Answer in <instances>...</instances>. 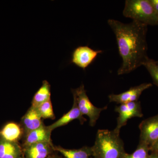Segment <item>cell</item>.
Wrapping results in <instances>:
<instances>
[{
	"label": "cell",
	"mask_w": 158,
	"mask_h": 158,
	"mask_svg": "<svg viewBox=\"0 0 158 158\" xmlns=\"http://www.w3.org/2000/svg\"><path fill=\"white\" fill-rule=\"evenodd\" d=\"M108 24L116 36L122 59L118 75L130 73L143 65L149 59L146 40L148 26L135 20L124 23L114 19H108Z\"/></svg>",
	"instance_id": "obj_1"
},
{
	"label": "cell",
	"mask_w": 158,
	"mask_h": 158,
	"mask_svg": "<svg viewBox=\"0 0 158 158\" xmlns=\"http://www.w3.org/2000/svg\"><path fill=\"white\" fill-rule=\"evenodd\" d=\"M91 147L92 158H124L127 153L119 132L115 130H98Z\"/></svg>",
	"instance_id": "obj_2"
},
{
	"label": "cell",
	"mask_w": 158,
	"mask_h": 158,
	"mask_svg": "<svg viewBox=\"0 0 158 158\" xmlns=\"http://www.w3.org/2000/svg\"><path fill=\"white\" fill-rule=\"evenodd\" d=\"M123 14L147 26H158V15L149 0H127Z\"/></svg>",
	"instance_id": "obj_3"
},
{
	"label": "cell",
	"mask_w": 158,
	"mask_h": 158,
	"mask_svg": "<svg viewBox=\"0 0 158 158\" xmlns=\"http://www.w3.org/2000/svg\"><path fill=\"white\" fill-rule=\"evenodd\" d=\"M73 100L76 102L77 106L83 115L88 116L90 126L95 125L101 113L106 110L107 107L98 108L90 102L86 93L85 86L82 84L79 88L72 90Z\"/></svg>",
	"instance_id": "obj_4"
},
{
	"label": "cell",
	"mask_w": 158,
	"mask_h": 158,
	"mask_svg": "<svg viewBox=\"0 0 158 158\" xmlns=\"http://www.w3.org/2000/svg\"><path fill=\"white\" fill-rule=\"evenodd\" d=\"M115 111L118 113V116L117 118V126L114 130L119 133L121 128L127 124L130 119L143 116L141 103L139 101L122 104L116 107Z\"/></svg>",
	"instance_id": "obj_5"
},
{
	"label": "cell",
	"mask_w": 158,
	"mask_h": 158,
	"mask_svg": "<svg viewBox=\"0 0 158 158\" xmlns=\"http://www.w3.org/2000/svg\"><path fill=\"white\" fill-rule=\"evenodd\" d=\"M140 143L150 147L158 140V114L143 120L139 126Z\"/></svg>",
	"instance_id": "obj_6"
},
{
	"label": "cell",
	"mask_w": 158,
	"mask_h": 158,
	"mask_svg": "<svg viewBox=\"0 0 158 158\" xmlns=\"http://www.w3.org/2000/svg\"><path fill=\"white\" fill-rule=\"evenodd\" d=\"M102 52V51L94 50L87 45L80 46L73 52L71 62L85 70Z\"/></svg>",
	"instance_id": "obj_7"
},
{
	"label": "cell",
	"mask_w": 158,
	"mask_h": 158,
	"mask_svg": "<svg viewBox=\"0 0 158 158\" xmlns=\"http://www.w3.org/2000/svg\"><path fill=\"white\" fill-rule=\"evenodd\" d=\"M152 86L151 83H143L138 86L131 87L129 90L119 94H112L109 96L110 102L122 104L138 101L142 92Z\"/></svg>",
	"instance_id": "obj_8"
},
{
	"label": "cell",
	"mask_w": 158,
	"mask_h": 158,
	"mask_svg": "<svg viewBox=\"0 0 158 158\" xmlns=\"http://www.w3.org/2000/svg\"><path fill=\"white\" fill-rule=\"evenodd\" d=\"M22 148L24 158H47L55 151L52 142L35 143Z\"/></svg>",
	"instance_id": "obj_9"
},
{
	"label": "cell",
	"mask_w": 158,
	"mask_h": 158,
	"mask_svg": "<svg viewBox=\"0 0 158 158\" xmlns=\"http://www.w3.org/2000/svg\"><path fill=\"white\" fill-rule=\"evenodd\" d=\"M43 124L42 118L36 108L31 106L22 118L20 125L25 136L31 131L38 128Z\"/></svg>",
	"instance_id": "obj_10"
},
{
	"label": "cell",
	"mask_w": 158,
	"mask_h": 158,
	"mask_svg": "<svg viewBox=\"0 0 158 158\" xmlns=\"http://www.w3.org/2000/svg\"><path fill=\"white\" fill-rule=\"evenodd\" d=\"M52 131L48 126L43 124L40 127L31 131L25 135V140L22 147L30 144L40 142H48L52 143L51 139Z\"/></svg>",
	"instance_id": "obj_11"
},
{
	"label": "cell",
	"mask_w": 158,
	"mask_h": 158,
	"mask_svg": "<svg viewBox=\"0 0 158 158\" xmlns=\"http://www.w3.org/2000/svg\"><path fill=\"white\" fill-rule=\"evenodd\" d=\"M75 119H79L81 124L86 121L83 115L80 112L75 101L73 100V103L71 109L68 112L65 113L61 118L58 119L56 122L51 125L48 126L49 127L52 131L57 128L64 126L68 124L71 122Z\"/></svg>",
	"instance_id": "obj_12"
},
{
	"label": "cell",
	"mask_w": 158,
	"mask_h": 158,
	"mask_svg": "<svg viewBox=\"0 0 158 158\" xmlns=\"http://www.w3.org/2000/svg\"><path fill=\"white\" fill-rule=\"evenodd\" d=\"M23 135V131L20 125L14 122L7 123L0 131V138L9 142L18 143Z\"/></svg>",
	"instance_id": "obj_13"
},
{
	"label": "cell",
	"mask_w": 158,
	"mask_h": 158,
	"mask_svg": "<svg viewBox=\"0 0 158 158\" xmlns=\"http://www.w3.org/2000/svg\"><path fill=\"white\" fill-rule=\"evenodd\" d=\"M0 158H24L22 147L0 138Z\"/></svg>",
	"instance_id": "obj_14"
},
{
	"label": "cell",
	"mask_w": 158,
	"mask_h": 158,
	"mask_svg": "<svg viewBox=\"0 0 158 158\" xmlns=\"http://www.w3.org/2000/svg\"><path fill=\"white\" fill-rule=\"evenodd\" d=\"M55 151L60 152L64 158H91L92 152L91 147L84 146L79 149H66L60 146H54Z\"/></svg>",
	"instance_id": "obj_15"
},
{
	"label": "cell",
	"mask_w": 158,
	"mask_h": 158,
	"mask_svg": "<svg viewBox=\"0 0 158 158\" xmlns=\"http://www.w3.org/2000/svg\"><path fill=\"white\" fill-rule=\"evenodd\" d=\"M50 99H51V85L47 81L44 80L43 81L41 87L33 97L31 106L37 107Z\"/></svg>",
	"instance_id": "obj_16"
},
{
	"label": "cell",
	"mask_w": 158,
	"mask_h": 158,
	"mask_svg": "<svg viewBox=\"0 0 158 158\" xmlns=\"http://www.w3.org/2000/svg\"><path fill=\"white\" fill-rule=\"evenodd\" d=\"M36 109L42 118L55 119V114L51 99L41 104L36 107Z\"/></svg>",
	"instance_id": "obj_17"
},
{
	"label": "cell",
	"mask_w": 158,
	"mask_h": 158,
	"mask_svg": "<svg viewBox=\"0 0 158 158\" xmlns=\"http://www.w3.org/2000/svg\"><path fill=\"white\" fill-rule=\"evenodd\" d=\"M150 148L148 145L139 142L138 147L132 153H127L124 158H149Z\"/></svg>",
	"instance_id": "obj_18"
},
{
	"label": "cell",
	"mask_w": 158,
	"mask_h": 158,
	"mask_svg": "<svg viewBox=\"0 0 158 158\" xmlns=\"http://www.w3.org/2000/svg\"><path fill=\"white\" fill-rule=\"evenodd\" d=\"M143 65L149 72L154 84L158 87V64L156 61L149 58Z\"/></svg>",
	"instance_id": "obj_19"
},
{
	"label": "cell",
	"mask_w": 158,
	"mask_h": 158,
	"mask_svg": "<svg viewBox=\"0 0 158 158\" xmlns=\"http://www.w3.org/2000/svg\"><path fill=\"white\" fill-rule=\"evenodd\" d=\"M150 151L158 154V140L150 147Z\"/></svg>",
	"instance_id": "obj_20"
},
{
	"label": "cell",
	"mask_w": 158,
	"mask_h": 158,
	"mask_svg": "<svg viewBox=\"0 0 158 158\" xmlns=\"http://www.w3.org/2000/svg\"><path fill=\"white\" fill-rule=\"evenodd\" d=\"M155 11L158 15V0H149Z\"/></svg>",
	"instance_id": "obj_21"
},
{
	"label": "cell",
	"mask_w": 158,
	"mask_h": 158,
	"mask_svg": "<svg viewBox=\"0 0 158 158\" xmlns=\"http://www.w3.org/2000/svg\"><path fill=\"white\" fill-rule=\"evenodd\" d=\"M149 158H158V154L151 152L150 154Z\"/></svg>",
	"instance_id": "obj_22"
},
{
	"label": "cell",
	"mask_w": 158,
	"mask_h": 158,
	"mask_svg": "<svg viewBox=\"0 0 158 158\" xmlns=\"http://www.w3.org/2000/svg\"><path fill=\"white\" fill-rule=\"evenodd\" d=\"M47 158H62L60 157V156H59L53 154H52L50 155Z\"/></svg>",
	"instance_id": "obj_23"
},
{
	"label": "cell",
	"mask_w": 158,
	"mask_h": 158,
	"mask_svg": "<svg viewBox=\"0 0 158 158\" xmlns=\"http://www.w3.org/2000/svg\"><path fill=\"white\" fill-rule=\"evenodd\" d=\"M156 62H157V63H158V61H156Z\"/></svg>",
	"instance_id": "obj_24"
},
{
	"label": "cell",
	"mask_w": 158,
	"mask_h": 158,
	"mask_svg": "<svg viewBox=\"0 0 158 158\" xmlns=\"http://www.w3.org/2000/svg\"><path fill=\"white\" fill-rule=\"evenodd\" d=\"M91 158H92V157H91Z\"/></svg>",
	"instance_id": "obj_25"
}]
</instances>
